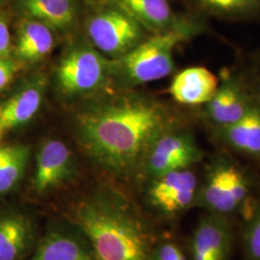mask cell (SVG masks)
<instances>
[{"instance_id":"obj_1","label":"cell","mask_w":260,"mask_h":260,"mask_svg":"<svg viewBox=\"0 0 260 260\" xmlns=\"http://www.w3.org/2000/svg\"><path fill=\"white\" fill-rule=\"evenodd\" d=\"M175 124V117L163 103L133 93L86 109L78 118L77 133L96 164L127 176L143 167L154 141Z\"/></svg>"},{"instance_id":"obj_2","label":"cell","mask_w":260,"mask_h":260,"mask_svg":"<svg viewBox=\"0 0 260 260\" xmlns=\"http://www.w3.org/2000/svg\"><path fill=\"white\" fill-rule=\"evenodd\" d=\"M72 220L95 260H152L153 236L139 214L117 196L99 193L74 206Z\"/></svg>"},{"instance_id":"obj_3","label":"cell","mask_w":260,"mask_h":260,"mask_svg":"<svg viewBox=\"0 0 260 260\" xmlns=\"http://www.w3.org/2000/svg\"><path fill=\"white\" fill-rule=\"evenodd\" d=\"M204 27L198 21L187 20L178 27L153 34L111 62V75H116L121 85L128 88L165 78L174 71L176 47L199 35Z\"/></svg>"},{"instance_id":"obj_4","label":"cell","mask_w":260,"mask_h":260,"mask_svg":"<svg viewBox=\"0 0 260 260\" xmlns=\"http://www.w3.org/2000/svg\"><path fill=\"white\" fill-rule=\"evenodd\" d=\"M255 197L253 180L245 168L229 154L219 153L205 165L195 207L233 219L245 213Z\"/></svg>"},{"instance_id":"obj_5","label":"cell","mask_w":260,"mask_h":260,"mask_svg":"<svg viewBox=\"0 0 260 260\" xmlns=\"http://www.w3.org/2000/svg\"><path fill=\"white\" fill-rule=\"evenodd\" d=\"M111 75V62L93 45L77 43L62 56L56 69V82L68 96L98 91Z\"/></svg>"},{"instance_id":"obj_6","label":"cell","mask_w":260,"mask_h":260,"mask_svg":"<svg viewBox=\"0 0 260 260\" xmlns=\"http://www.w3.org/2000/svg\"><path fill=\"white\" fill-rule=\"evenodd\" d=\"M205 158V152L191 130L173 125L150 147L143 168L151 179L168 173L194 168Z\"/></svg>"},{"instance_id":"obj_7","label":"cell","mask_w":260,"mask_h":260,"mask_svg":"<svg viewBox=\"0 0 260 260\" xmlns=\"http://www.w3.org/2000/svg\"><path fill=\"white\" fill-rule=\"evenodd\" d=\"M87 33L93 47L115 59L126 54L148 38L145 29L119 8L95 14L87 24Z\"/></svg>"},{"instance_id":"obj_8","label":"cell","mask_w":260,"mask_h":260,"mask_svg":"<svg viewBox=\"0 0 260 260\" xmlns=\"http://www.w3.org/2000/svg\"><path fill=\"white\" fill-rule=\"evenodd\" d=\"M201 178L194 168L151 178L147 190V202L160 215L176 218L195 207Z\"/></svg>"},{"instance_id":"obj_9","label":"cell","mask_w":260,"mask_h":260,"mask_svg":"<svg viewBox=\"0 0 260 260\" xmlns=\"http://www.w3.org/2000/svg\"><path fill=\"white\" fill-rule=\"evenodd\" d=\"M253 104L248 82L229 72L223 74L213 98L204 105L203 115L210 127H220L239 121Z\"/></svg>"},{"instance_id":"obj_10","label":"cell","mask_w":260,"mask_h":260,"mask_svg":"<svg viewBox=\"0 0 260 260\" xmlns=\"http://www.w3.org/2000/svg\"><path fill=\"white\" fill-rule=\"evenodd\" d=\"M233 242V219L205 212L191 236V260H230Z\"/></svg>"},{"instance_id":"obj_11","label":"cell","mask_w":260,"mask_h":260,"mask_svg":"<svg viewBox=\"0 0 260 260\" xmlns=\"http://www.w3.org/2000/svg\"><path fill=\"white\" fill-rule=\"evenodd\" d=\"M214 140L223 149L260 162V108L254 103L239 121L211 127Z\"/></svg>"},{"instance_id":"obj_12","label":"cell","mask_w":260,"mask_h":260,"mask_svg":"<svg viewBox=\"0 0 260 260\" xmlns=\"http://www.w3.org/2000/svg\"><path fill=\"white\" fill-rule=\"evenodd\" d=\"M73 166L72 152L64 142L47 141L38 151L32 182L35 192L44 195L62 184L72 176Z\"/></svg>"},{"instance_id":"obj_13","label":"cell","mask_w":260,"mask_h":260,"mask_svg":"<svg viewBox=\"0 0 260 260\" xmlns=\"http://www.w3.org/2000/svg\"><path fill=\"white\" fill-rule=\"evenodd\" d=\"M46 89V76L34 75L9 99L0 103V123L3 130L15 129L31 121L43 104Z\"/></svg>"},{"instance_id":"obj_14","label":"cell","mask_w":260,"mask_h":260,"mask_svg":"<svg viewBox=\"0 0 260 260\" xmlns=\"http://www.w3.org/2000/svg\"><path fill=\"white\" fill-rule=\"evenodd\" d=\"M220 84L217 75L205 67H190L173 79L169 92L179 104L204 106L216 93Z\"/></svg>"},{"instance_id":"obj_15","label":"cell","mask_w":260,"mask_h":260,"mask_svg":"<svg viewBox=\"0 0 260 260\" xmlns=\"http://www.w3.org/2000/svg\"><path fill=\"white\" fill-rule=\"evenodd\" d=\"M119 9L152 34L166 32L185 23L177 19L168 0H115Z\"/></svg>"},{"instance_id":"obj_16","label":"cell","mask_w":260,"mask_h":260,"mask_svg":"<svg viewBox=\"0 0 260 260\" xmlns=\"http://www.w3.org/2000/svg\"><path fill=\"white\" fill-rule=\"evenodd\" d=\"M33 239L31 221L19 212L0 214V260H20Z\"/></svg>"},{"instance_id":"obj_17","label":"cell","mask_w":260,"mask_h":260,"mask_svg":"<svg viewBox=\"0 0 260 260\" xmlns=\"http://www.w3.org/2000/svg\"><path fill=\"white\" fill-rule=\"evenodd\" d=\"M54 44L52 29L38 20L28 18L19 24L16 55L22 62H37L52 51Z\"/></svg>"},{"instance_id":"obj_18","label":"cell","mask_w":260,"mask_h":260,"mask_svg":"<svg viewBox=\"0 0 260 260\" xmlns=\"http://www.w3.org/2000/svg\"><path fill=\"white\" fill-rule=\"evenodd\" d=\"M29 19H35L56 32H68L74 27L76 12L73 0H20Z\"/></svg>"},{"instance_id":"obj_19","label":"cell","mask_w":260,"mask_h":260,"mask_svg":"<svg viewBox=\"0 0 260 260\" xmlns=\"http://www.w3.org/2000/svg\"><path fill=\"white\" fill-rule=\"evenodd\" d=\"M28 260H95L89 245L70 233L52 232Z\"/></svg>"},{"instance_id":"obj_20","label":"cell","mask_w":260,"mask_h":260,"mask_svg":"<svg viewBox=\"0 0 260 260\" xmlns=\"http://www.w3.org/2000/svg\"><path fill=\"white\" fill-rule=\"evenodd\" d=\"M196 8L207 17L228 20L260 19V0H193Z\"/></svg>"},{"instance_id":"obj_21","label":"cell","mask_w":260,"mask_h":260,"mask_svg":"<svg viewBox=\"0 0 260 260\" xmlns=\"http://www.w3.org/2000/svg\"><path fill=\"white\" fill-rule=\"evenodd\" d=\"M29 157L30 149L27 146L0 147V195L18 185L24 175Z\"/></svg>"},{"instance_id":"obj_22","label":"cell","mask_w":260,"mask_h":260,"mask_svg":"<svg viewBox=\"0 0 260 260\" xmlns=\"http://www.w3.org/2000/svg\"><path fill=\"white\" fill-rule=\"evenodd\" d=\"M241 240L243 260H260V194L245 212Z\"/></svg>"},{"instance_id":"obj_23","label":"cell","mask_w":260,"mask_h":260,"mask_svg":"<svg viewBox=\"0 0 260 260\" xmlns=\"http://www.w3.org/2000/svg\"><path fill=\"white\" fill-rule=\"evenodd\" d=\"M152 260H188L184 251L174 242L166 241L154 247Z\"/></svg>"},{"instance_id":"obj_24","label":"cell","mask_w":260,"mask_h":260,"mask_svg":"<svg viewBox=\"0 0 260 260\" xmlns=\"http://www.w3.org/2000/svg\"><path fill=\"white\" fill-rule=\"evenodd\" d=\"M19 69V63L10 57L0 58V92L8 86Z\"/></svg>"},{"instance_id":"obj_25","label":"cell","mask_w":260,"mask_h":260,"mask_svg":"<svg viewBox=\"0 0 260 260\" xmlns=\"http://www.w3.org/2000/svg\"><path fill=\"white\" fill-rule=\"evenodd\" d=\"M11 52V35L6 19L0 16V58L9 57Z\"/></svg>"},{"instance_id":"obj_26","label":"cell","mask_w":260,"mask_h":260,"mask_svg":"<svg viewBox=\"0 0 260 260\" xmlns=\"http://www.w3.org/2000/svg\"><path fill=\"white\" fill-rule=\"evenodd\" d=\"M252 100L260 108V75L256 76L251 82H248Z\"/></svg>"},{"instance_id":"obj_27","label":"cell","mask_w":260,"mask_h":260,"mask_svg":"<svg viewBox=\"0 0 260 260\" xmlns=\"http://www.w3.org/2000/svg\"><path fill=\"white\" fill-rule=\"evenodd\" d=\"M2 131H3V127H2V125H1V123H0V137H1V134H2Z\"/></svg>"},{"instance_id":"obj_28","label":"cell","mask_w":260,"mask_h":260,"mask_svg":"<svg viewBox=\"0 0 260 260\" xmlns=\"http://www.w3.org/2000/svg\"><path fill=\"white\" fill-rule=\"evenodd\" d=\"M258 60H259V62H260V55H259V58H258Z\"/></svg>"}]
</instances>
